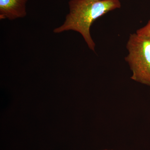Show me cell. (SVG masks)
I'll use <instances>...</instances> for the list:
<instances>
[{"label": "cell", "mask_w": 150, "mask_h": 150, "mask_svg": "<svg viewBox=\"0 0 150 150\" xmlns=\"http://www.w3.org/2000/svg\"><path fill=\"white\" fill-rule=\"evenodd\" d=\"M136 33L140 36L148 38L150 39V20L146 25L138 29Z\"/></svg>", "instance_id": "cell-4"}, {"label": "cell", "mask_w": 150, "mask_h": 150, "mask_svg": "<svg viewBox=\"0 0 150 150\" xmlns=\"http://www.w3.org/2000/svg\"><path fill=\"white\" fill-rule=\"evenodd\" d=\"M128 54L125 61L132 71L131 79L150 86V39L131 34L126 44Z\"/></svg>", "instance_id": "cell-2"}, {"label": "cell", "mask_w": 150, "mask_h": 150, "mask_svg": "<svg viewBox=\"0 0 150 150\" xmlns=\"http://www.w3.org/2000/svg\"><path fill=\"white\" fill-rule=\"evenodd\" d=\"M69 5V12L64 22L55 28L54 32L60 33L71 30L79 32L89 48L95 51L96 44L91 35V27L98 18L120 8V0H71Z\"/></svg>", "instance_id": "cell-1"}, {"label": "cell", "mask_w": 150, "mask_h": 150, "mask_svg": "<svg viewBox=\"0 0 150 150\" xmlns=\"http://www.w3.org/2000/svg\"><path fill=\"white\" fill-rule=\"evenodd\" d=\"M27 0H0V18L10 20L23 18L26 15Z\"/></svg>", "instance_id": "cell-3"}, {"label": "cell", "mask_w": 150, "mask_h": 150, "mask_svg": "<svg viewBox=\"0 0 150 150\" xmlns=\"http://www.w3.org/2000/svg\"><path fill=\"white\" fill-rule=\"evenodd\" d=\"M107 150V149H105V150Z\"/></svg>", "instance_id": "cell-5"}]
</instances>
